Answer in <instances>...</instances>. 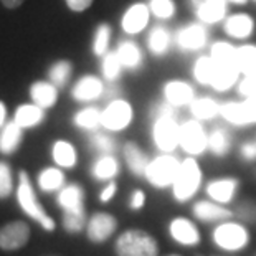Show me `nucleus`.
Listing matches in <instances>:
<instances>
[{
  "label": "nucleus",
  "mask_w": 256,
  "mask_h": 256,
  "mask_svg": "<svg viewBox=\"0 0 256 256\" xmlns=\"http://www.w3.org/2000/svg\"><path fill=\"white\" fill-rule=\"evenodd\" d=\"M202 168L195 157H187L180 162V168L176 177V182L172 185V195L178 204H185L190 198L195 197L202 187Z\"/></svg>",
  "instance_id": "f257e3e1"
},
{
  "label": "nucleus",
  "mask_w": 256,
  "mask_h": 256,
  "mask_svg": "<svg viewBox=\"0 0 256 256\" xmlns=\"http://www.w3.org/2000/svg\"><path fill=\"white\" fill-rule=\"evenodd\" d=\"M114 250L118 256H157L159 244L149 232L132 228L119 235Z\"/></svg>",
  "instance_id": "f03ea898"
},
{
  "label": "nucleus",
  "mask_w": 256,
  "mask_h": 256,
  "mask_svg": "<svg viewBox=\"0 0 256 256\" xmlns=\"http://www.w3.org/2000/svg\"><path fill=\"white\" fill-rule=\"evenodd\" d=\"M210 40L208 26L202 22H188L174 32V45L182 55H197L204 52Z\"/></svg>",
  "instance_id": "7ed1b4c3"
},
{
  "label": "nucleus",
  "mask_w": 256,
  "mask_h": 256,
  "mask_svg": "<svg viewBox=\"0 0 256 256\" xmlns=\"http://www.w3.org/2000/svg\"><path fill=\"white\" fill-rule=\"evenodd\" d=\"M17 198H18L22 210H24L30 218L36 220L46 232L55 230V220H53L52 216H48L45 208L40 205V202H38L36 194L34 190V185H32L30 177L26 176L25 170H20V176H18Z\"/></svg>",
  "instance_id": "20e7f679"
},
{
  "label": "nucleus",
  "mask_w": 256,
  "mask_h": 256,
  "mask_svg": "<svg viewBox=\"0 0 256 256\" xmlns=\"http://www.w3.org/2000/svg\"><path fill=\"white\" fill-rule=\"evenodd\" d=\"M180 162L182 160H178L176 156L160 152V156L154 157L149 162V167H147L144 176L146 180L154 188L159 190L172 187L178 174V168H180Z\"/></svg>",
  "instance_id": "39448f33"
},
{
  "label": "nucleus",
  "mask_w": 256,
  "mask_h": 256,
  "mask_svg": "<svg viewBox=\"0 0 256 256\" xmlns=\"http://www.w3.org/2000/svg\"><path fill=\"white\" fill-rule=\"evenodd\" d=\"M178 147L185 154L197 157L205 150H208V132L204 122L197 119H190L180 124V134H178Z\"/></svg>",
  "instance_id": "423d86ee"
},
{
  "label": "nucleus",
  "mask_w": 256,
  "mask_h": 256,
  "mask_svg": "<svg viewBox=\"0 0 256 256\" xmlns=\"http://www.w3.org/2000/svg\"><path fill=\"white\" fill-rule=\"evenodd\" d=\"M134 119V108L128 100L116 98L108 102V106L101 111V128L111 132H119L130 126Z\"/></svg>",
  "instance_id": "0eeeda50"
},
{
  "label": "nucleus",
  "mask_w": 256,
  "mask_h": 256,
  "mask_svg": "<svg viewBox=\"0 0 256 256\" xmlns=\"http://www.w3.org/2000/svg\"><path fill=\"white\" fill-rule=\"evenodd\" d=\"M178 134H180V122H177L176 116L159 118L152 121V142L160 152L172 154L178 147Z\"/></svg>",
  "instance_id": "6e6552de"
},
{
  "label": "nucleus",
  "mask_w": 256,
  "mask_h": 256,
  "mask_svg": "<svg viewBox=\"0 0 256 256\" xmlns=\"http://www.w3.org/2000/svg\"><path fill=\"white\" fill-rule=\"evenodd\" d=\"M214 243L226 252H238L250 243V233L242 223L226 220L214 230Z\"/></svg>",
  "instance_id": "1a4fd4ad"
},
{
  "label": "nucleus",
  "mask_w": 256,
  "mask_h": 256,
  "mask_svg": "<svg viewBox=\"0 0 256 256\" xmlns=\"http://www.w3.org/2000/svg\"><path fill=\"white\" fill-rule=\"evenodd\" d=\"M195 20L206 26L222 24L226 18L230 2L228 0H188Z\"/></svg>",
  "instance_id": "9d476101"
},
{
  "label": "nucleus",
  "mask_w": 256,
  "mask_h": 256,
  "mask_svg": "<svg viewBox=\"0 0 256 256\" xmlns=\"http://www.w3.org/2000/svg\"><path fill=\"white\" fill-rule=\"evenodd\" d=\"M222 30L230 40L248 42L256 32V20L253 15L244 12L228 14L226 18L222 22Z\"/></svg>",
  "instance_id": "9b49d317"
},
{
  "label": "nucleus",
  "mask_w": 256,
  "mask_h": 256,
  "mask_svg": "<svg viewBox=\"0 0 256 256\" xmlns=\"http://www.w3.org/2000/svg\"><path fill=\"white\" fill-rule=\"evenodd\" d=\"M152 14L147 2H136L124 10L121 17V28L126 35L136 36L149 28Z\"/></svg>",
  "instance_id": "f8f14e48"
},
{
  "label": "nucleus",
  "mask_w": 256,
  "mask_h": 256,
  "mask_svg": "<svg viewBox=\"0 0 256 256\" xmlns=\"http://www.w3.org/2000/svg\"><path fill=\"white\" fill-rule=\"evenodd\" d=\"M195 98H197V92H195L194 84L185 80H167L162 84V100L176 110L188 108Z\"/></svg>",
  "instance_id": "ddd939ff"
},
{
  "label": "nucleus",
  "mask_w": 256,
  "mask_h": 256,
  "mask_svg": "<svg viewBox=\"0 0 256 256\" xmlns=\"http://www.w3.org/2000/svg\"><path fill=\"white\" fill-rule=\"evenodd\" d=\"M146 45L149 55L154 58H164L170 53L174 45V32L164 25V22L152 25L146 36Z\"/></svg>",
  "instance_id": "4468645a"
},
{
  "label": "nucleus",
  "mask_w": 256,
  "mask_h": 256,
  "mask_svg": "<svg viewBox=\"0 0 256 256\" xmlns=\"http://www.w3.org/2000/svg\"><path fill=\"white\" fill-rule=\"evenodd\" d=\"M30 240V226L25 222H10L0 228V250L15 252L24 248Z\"/></svg>",
  "instance_id": "2eb2a0df"
},
{
  "label": "nucleus",
  "mask_w": 256,
  "mask_h": 256,
  "mask_svg": "<svg viewBox=\"0 0 256 256\" xmlns=\"http://www.w3.org/2000/svg\"><path fill=\"white\" fill-rule=\"evenodd\" d=\"M118 228L116 216H112L108 212H98L90 218L86 225V235L92 243H104L108 238L112 236V233Z\"/></svg>",
  "instance_id": "dca6fc26"
},
{
  "label": "nucleus",
  "mask_w": 256,
  "mask_h": 256,
  "mask_svg": "<svg viewBox=\"0 0 256 256\" xmlns=\"http://www.w3.org/2000/svg\"><path fill=\"white\" fill-rule=\"evenodd\" d=\"M192 214L197 220L204 223H222L230 220L233 212L226 208L225 205L214 200H198L192 206Z\"/></svg>",
  "instance_id": "f3484780"
},
{
  "label": "nucleus",
  "mask_w": 256,
  "mask_h": 256,
  "mask_svg": "<svg viewBox=\"0 0 256 256\" xmlns=\"http://www.w3.org/2000/svg\"><path fill=\"white\" fill-rule=\"evenodd\" d=\"M240 188V180L236 177H220L206 184L205 192L210 200L218 202L222 205H226L233 202Z\"/></svg>",
  "instance_id": "a211bd4d"
},
{
  "label": "nucleus",
  "mask_w": 256,
  "mask_h": 256,
  "mask_svg": "<svg viewBox=\"0 0 256 256\" xmlns=\"http://www.w3.org/2000/svg\"><path fill=\"white\" fill-rule=\"evenodd\" d=\"M104 94V83L98 76L86 74L76 81L72 90V96L78 102H92Z\"/></svg>",
  "instance_id": "6ab92c4d"
},
{
  "label": "nucleus",
  "mask_w": 256,
  "mask_h": 256,
  "mask_svg": "<svg viewBox=\"0 0 256 256\" xmlns=\"http://www.w3.org/2000/svg\"><path fill=\"white\" fill-rule=\"evenodd\" d=\"M168 233L174 242L184 244V246H197L200 243V232L194 222L184 216H177L168 225Z\"/></svg>",
  "instance_id": "aec40b11"
},
{
  "label": "nucleus",
  "mask_w": 256,
  "mask_h": 256,
  "mask_svg": "<svg viewBox=\"0 0 256 256\" xmlns=\"http://www.w3.org/2000/svg\"><path fill=\"white\" fill-rule=\"evenodd\" d=\"M116 53L121 60L124 72H139L144 66V52L134 40H122L116 48Z\"/></svg>",
  "instance_id": "412c9836"
},
{
  "label": "nucleus",
  "mask_w": 256,
  "mask_h": 256,
  "mask_svg": "<svg viewBox=\"0 0 256 256\" xmlns=\"http://www.w3.org/2000/svg\"><path fill=\"white\" fill-rule=\"evenodd\" d=\"M122 156H124V160H126L129 172L132 174L134 177L146 176V170H147V167H149L150 159L147 157L146 152L140 149V146L138 142L128 140L122 147Z\"/></svg>",
  "instance_id": "4be33fe9"
},
{
  "label": "nucleus",
  "mask_w": 256,
  "mask_h": 256,
  "mask_svg": "<svg viewBox=\"0 0 256 256\" xmlns=\"http://www.w3.org/2000/svg\"><path fill=\"white\" fill-rule=\"evenodd\" d=\"M220 104L222 102H218L212 96H197L192 101V104L188 106V110L194 119L205 122L214 121L215 118L220 116Z\"/></svg>",
  "instance_id": "5701e85b"
},
{
  "label": "nucleus",
  "mask_w": 256,
  "mask_h": 256,
  "mask_svg": "<svg viewBox=\"0 0 256 256\" xmlns=\"http://www.w3.org/2000/svg\"><path fill=\"white\" fill-rule=\"evenodd\" d=\"M242 78V73L236 64H216L215 76L212 80L210 88L216 92H225L235 88L238 80Z\"/></svg>",
  "instance_id": "b1692460"
},
{
  "label": "nucleus",
  "mask_w": 256,
  "mask_h": 256,
  "mask_svg": "<svg viewBox=\"0 0 256 256\" xmlns=\"http://www.w3.org/2000/svg\"><path fill=\"white\" fill-rule=\"evenodd\" d=\"M30 96H32V101H34L36 106L43 108V110H48V108H53L56 104L58 88L52 81H35V83L30 86Z\"/></svg>",
  "instance_id": "393cba45"
},
{
  "label": "nucleus",
  "mask_w": 256,
  "mask_h": 256,
  "mask_svg": "<svg viewBox=\"0 0 256 256\" xmlns=\"http://www.w3.org/2000/svg\"><path fill=\"white\" fill-rule=\"evenodd\" d=\"M233 134L225 126H216L208 132V150L215 157H225L232 150Z\"/></svg>",
  "instance_id": "a878e982"
},
{
  "label": "nucleus",
  "mask_w": 256,
  "mask_h": 256,
  "mask_svg": "<svg viewBox=\"0 0 256 256\" xmlns=\"http://www.w3.org/2000/svg\"><path fill=\"white\" fill-rule=\"evenodd\" d=\"M58 205L64 212L84 210V190L78 184H70L66 187L60 188Z\"/></svg>",
  "instance_id": "bb28decb"
},
{
  "label": "nucleus",
  "mask_w": 256,
  "mask_h": 256,
  "mask_svg": "<svg viewBox=\"0 0 256 256\" xmlns=\"http://www.w3.org/2000/svg\"><path fill=\"white\" fill-rule=\"evenodd\" d=\"M215 70L216 64L214 62V58L210 55H198L192 64V78L197 84L208 86L210 88L212 80L215 76Z\"/></svg>",
  "instance_id": "cd10ccee"
},
{
  "label": "nucleus",
  "mask_w": 256,
  "mask_h": 256,
  "mask_svg": "<svg viewBox=\"0 0 256 256\" xmlns=\"http://www.w3.org/2000/svg\"><path fill=\"white\" fill-rule=\"evenodd\" d=\"M236 46L230 40H218L210 45L208 55L215 64H236Z\"/></svg>",
  "instance_id": "c85d7f7f"
},
{
  "label": "nucleus",
  "mask_w": 256,
  "mask_h": 256,
  "mask_svg": "<svg viewBox=\"0 0 256 256\" xmlns=\"http://www.w3.org/2000/svg\"><path fill=\"white\" fill-rule=\"evenodd\" d=\"M92 177L96 180H112L119 174V162L112 154H101L92 164Z\"/></svg>",
  "instance_id": "c756f323"
},
{
  "label": "nucleus",
  "mask_w": 256,
  "mask_h": 256,
  "mask_svg": "<svg viewBox=\"0 0 256 256\" xmlns=\"http://www.w3.org/2000/svg\"><path fill=\"white\" fill-rule=\"evenodd\" d=\"M236 66L242 76L256 73V43L243 42L236 46Z\"/></svg>",
  "instance_id": "7c9ffc66"
},
{
  "label": "nucleus",
  "mask_w": 256,
  "mask_h": 256,
  "mask_svg": "<svg viewBox=\"0 0 256 256\" xmlns=\"http://www.w3.org/2000/svg\"><path fill=\"white\" fill-rule=\"evenodd\" d=\"M43 119H45V110L40 106L34 104H24L20 106L15 112V122L22 128H35Z\"/></svg>",
  "instance_id": "2f4dec72"
},
{
  "label": "nucleus",
  "mask_w": 256,
  "mask_h": 256,
  "mask_svg": "<svg viewBox=\"0 0 256 256\" xmlns=\"http://www.w3.org/2000/svg\"><path fill=\"white\" fill-rule=\"evenodd\" d=\"M22 126L17 122H8L0 134V152L2 154H14L22 142Z\"/></svg>",
  "instance_id": "473e14b6"
},
{
  "label": "nucleus",
  "mask_w": 256,
  "mask_h": 256,
  "mask_svg": "<svg viewBox=\"0 0 256 256\" xmlns=\"http://www.w3.org/2000/svg\"><path fill=\"white\" fill-rule=\"evenodd\" d=\"M52 156L53 160L56 162V166L63 168H72L76 166V150L73 144H70L68 140H56L53 144Z\"/></svg>",
  "instance_id": "72a5a7b5"
},
{
  "label": "nucleus",
  "mask_w": 256,
  "mask_h": 256,
  "mask_svg": "<svg viewBox=\"0 0 256 256\" xmlns=\"http://www.w3.org/2000/svg\"><path fill=\"white\" fill-rule=\"evenodd\" d=\"M122 72H124V66L118 56V53L108 52L106 55L102 56V63H101L102 78H104L108 83H116V81L121 78Z\"/></svg>",
  "instance_id": "f704fd0d"
},
{
  "label": "nucleus",
  "mask_w": 256,
  "mask_h": 256,
  "mask_svg": "<svg viewBox=\"0 0 256 256\" xmlns=\"http://www.w3.org/2000/svg\"><path fill=\"white\" fill-rule=\"evenodd\" d=\"M152 17L159 22H170L177 15V2L176 0H147Z\"/></svg>",
  "instance_id": "c9c22d12"
},
{
  "label": "nucleus",
  "mask_w": 256,
  "mask_h": 256,
  "mask_svg": "<svg viewBox=\"0 0 256 256\" xmlns=\"http://www.w3.org/2000/svg\"><path fill=\"white\" fill-rule=\"evenodd\" d=\"M63 184L64 174L56 167H48L38 176V185H40L43 192H56V190L63 188Z\"/></svg>",
  "instance_id": "e433bc0d"
},
{
  "label": "nucleus",
  "mask_w": 256,
  "mask_h": 256,
  "mask_svg": "<svg viewBox=\"0 0 256 256\" xmlns=\"http://www.w3.org/2000/svg\"><path fill=\"white\" fill-rule=\"evenodd\" d=\"M73 73V63L68 62V60H60V62H55L48 70V80L52 81L56 88H64L66 83L72 78Z\"/></svg>",
  "instance_id": "4c0bfd02"
},
{
  "label": "nucleus",
  "mask_w": 256,
  "mask_h": 256,
  "mask_svg": "<svg viewBox=\"0 0 256 256\" xmlns=\"http://www.w3.org/2000/svg\"><path fill=\"white\" fill-rule=\"evenodd\" d=\"M74 124L86 130H98L101 128V111L96 106H86L74 114Z\"/></svg>",
  "instance_id": "58836bf2"
},
{
  "label": "nucleus",
  "mask_w": 256,
  "mask_h": 256,
  "mask_svg": "<svg viewBox=\"0 0 256 256\" xmlns=\"http://www.w3.org/2000/svg\"><path fill=\"white\" fill-rule=\"evenodd\" d=\"M112 28L108 24H100L94 32V38H92V53L96 56H104L110 52Z\"/></svg>",
  "instance_id": "ea45409f"
},
{
  "label": "nucleus",
  "mask_w": 256,
  "mask_h": 256,
  "mask_svg": "<svg viewBox=\"0 0 256 256\" xmlns=\"http://www.w3.org/2000/svg\"><path fill=\"white\" fill-rule=\"evenodd\" d=\"M233 216H236L243 225H256V200H242L233 210Z\"/></svg>",
  "instance_id": "a19ab883"
},
{
  "label": "nucleus",
  "mask_w": 256,
  "mask_h": 256,
  "mask_svg": "<svg viewBox=\"0 0 256 256\" xmlns=\"http://www.w3.org/2000/svg\"><path fill=\"white\" fill-rule=\"evenodd\" d=\"M86 226V212H64L63 214V228L66 233H80Z\"/></svg>",
  "instance_id": "79ce46f5"
},
{
  "label": "nucleus",
  "mask_w": 256,
  "mask_h": 256,
  "mask_svg": "<svg viewBox=\"0 0 256 256\" xmlns=\"http://www.w3.org/2000/svg\"><path fill=\"white\" fill-rule=\"evenodd\" d=\"M90 144L92 149H96L101 154H112L116 150V139L111 138L110 134H102V132H94L91 136Z\"/></svg>",
  "instance_id": "37998d69"
},
{
  "label": "nucleus",
  "mask_w": 256,
  "mask_h": 256,
  "mask_svg": "<svg viewBox=\"0 0 256 256\" xmlns=\"http://www.w3.org/2000/svg\"><path fill=\"white\" fill-rule=\"evenodd\" d=\"M236 94L242 98H250L256 94V73L252 74H243L236 83Z\"/></svg>",
  "instance_id": "c03bdc74"
},
{
  "label": "nucleus",
  "mask_w": 256,
  "mask_h": 256,
  "mask_svg": "<svg viewBox=\"0 0 256 256\" xmlns=\"http://www.w3.org/2000/svg\"><path fill=\"white\" fill-rule=\"evenodd\" d=\"M14 190L12 170L5 162H0V198H7Z\"/></svg>",
  "instance_id": "a18cd8bd"
},
{
  "label": "nucleus",
  "mask_w": 256,
  "mask_h": 256,
  "mask_svg": "<svg viewBox=\"0 0 256 256\" xmlns=\"http://www.w3.org/2000/svg\"><path fill=\"white\" fill-rule=\"evenodd\" d=\"M177 110L174 106L168 104L167 101L164 100H159V101H154L149 108V118L154 121V119H159V118H167V116H176Z\"/></svg>",
  "instance_id": "49530a36"
},
{
  "label": "nucleus",
  "mask_w": 256,
  "mask_h": 256,
  "mask_svg": "<svg viewBox=\"0 0 256 256\" xmlns=\"http://www.w3.org/2000/svg\"><path fill=\"white\" fill-rule=\"evenodd\" d=\"M242 108H243L244 126H253V124H256V94L250 98H243Z\"/></svg>",
  "instance_id": "de8ad7c7"
},
{
  "label": "nucleus",
  "mask_w": 256,
  "mask_h": 256,
  "mask_svg": "<svg viewBox=\"0 0 256 256\" xmlns=\"http://www.w3.org/2000/svg\"><path fill=\"white\" fill-rule=\"evenodd\" d=\"M240 157L244 162H254L256 160V140H246L240 147Z\"/></svg>",
  "instance_id": "09e8293b"
},
{
  "label": "nucleus",
  "mask_w": 256,
  "mask_h": 256,
  "mask_svg": "<svg viewBox=\"0 0 256 256\" xmlns=\"http://www.w3.org/2000/svg\"><path fill=\"white\" fill-rule=\"evenodd\" d=\"M92 2H94V0H64L66 7L74 14H81V12H84V10H88L92 5Z\"/></svg>",
  "instance_id": "8fccbe9b"
},
{
  "label": "nucleus",
  "mask_w": 256,
  "mask_h": 256,
  "mask_svg": "<svg viewBox=\"0 0 256 256\" xmlns=\"http://www.w3.org/2000/svg\"><path fill=\"white\" fill-rule=\"evenodd\" d=\"M146 205V194L142 190H134L130 194V198H129V208L130 210H140L142 206Z\"/></svg>",
  "instance_id": "3c124183"
},
{
  "label": "nucleus",
  "mask_w": 256,
  "mask_h": 256,
  "mask_svg": "<svg viewBox=\"0 0 256 256\" xmlns=\"http://www.w3.org/2000/svg\"><path fill=\"white\" fill-rule=\"evenodd\" d=\"M116 190H118V185H116V182H110L106 185L104 188H102V192H101V195H100V200L102 202V204H106V202H110L114 195H116Z\"/></svg>",
  "instance_id": "603ef678"
},
{
  "label": "nucleus",
  "mask_w": 256,
  "mask_h": 256,
  "mask_svg": "<svg viewBox=\"0 0 256 256\" xmlns=\"http://www.w3.org/2000/svg\"><path fill=\"white\" fill-rule=\"evenodd\" d=\"M25 0H2V4L5 5L7 8H17L20 7L22 4H24Z\"/></svg>",
  "instance_id": "864d4df0"
},
{
  "label": "nucleus",
  "mask_w": 256,
  "mask_h": 256,
  "mask_svg": "<svg viewBox=\"0 0 256 256\" xmlns=\"http://www.w3.org/2000/svg\"><path fill=\"white\" fill-rule=\"evenodd\" d=\"M230 5H235V7H244V5H248L252 0H228Z\"/></svg>",
  "instance_id": "5fc2aeb1"
},
{
  "label": "nucleus",
  "mask_w": 256,
  "mask_h": 256,
  "mask_svg": "<svg viewBox=\"0 0 256 256\" xmlns=\"http://www.w3.org/2000/svg\"><path fill=\"white\" fill-rule=\"evenodd\" d=\"M5 116H7V110H5L4 102L0 101V126H2V124H4V121H5Z\"/></svg>",
  "instance_id": "6e6d98bb"
},
{
  "label": "nucleus",
  "mask_w": 256,
  "mask_h": 256,
  "mask_svg": "<svg viewBox=\"0 0 256 256\" xmlns=\"http://www.w3.org/2000/svg\"><path fill=\"white\" fill-rule=\"evenodd\" d=\"M252 2H254V4H256V0H252Z\"/></svg>",
  "instance_id": "4d7b16f0"
},
{
  "label": "nucleus",
  "mask_w": 256,
  "mask_h": 256,
  "mask_svg": "<svg viewBox=\"0 0 256 256\" xmlns=\"http://www.w3.org/2000/svg\"><path fill=\"white\" fill-rule=\"evenodd\" d=\"M172 256H177V254H172Z\"/></svg>",
  "instance_id": "13d9d810"
}]
</instances>
